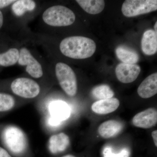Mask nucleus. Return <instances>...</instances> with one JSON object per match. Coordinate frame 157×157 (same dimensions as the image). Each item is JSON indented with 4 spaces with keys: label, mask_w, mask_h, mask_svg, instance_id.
<instances>
[{
    "label": "nucleus",
    "mask_w": 157,
    "mask_h": 157,
    "mask_svg": "<svg viewBox=\"0 0 157 157\" xmlns=\"http://www.w3.org/2000/svg\"><path fill=\"white\" fill-rule=\"evenodd\" d=\"M76 2L82 9L90 14H99L105 7V2L103 0H76Z\"/></svg>",
    "instance_id": "nucleus-18"
},
{
    "label": "nucleus",
    "mask_w": 157,
    "mask_h": 157,
    "mask_svg": "<svg viewBox=\"0 0 157 157\" xmlns=\"http://www.w3.org/2000/svg\"><path fill=\"white\" fill-rule=\"evenodd\" d=\"M142 52L147 56L153 55L157 51V33L152 29L144 32L141 41Z\"/></svg>",
    "instance_id": "nucleus-13"
},
{
    "label": "nucleus",
    "mask_w": 157,
    "mask_h": 157,
    "mask_svg": "<svg viewBox=\"0 0 157 157\" xmlns=\"http://www.w3.org/2000/svg\"><path fill=\"white\" fill-rule=\"evenodd\" d=\"M70 144L69 136L64 133L61 132L51 136L48 142V151L51 154H59L65 151Z\"/></svg>",
    "instance_id": "nucleus-11"
},
{
    "label": "nucleus",
    "mask_w": 157,
    "mask_h": 157,
    "mask_svg": "<svg viewBox=\"0 0 157 157\" xmlns=\"http://www.w3.org/2000/svg\"><path fill=\"white\" fill-rule=\"evenodd\" d=\"M19 56L17 63L25 68L26 72L34 78H41L44 74L41 63L26 47L19 48Z\"/></svg>",
    "instance_id": "nucleus-7"
},
{
    "label": "nucleus",
    "mask_w": 157,
    "mask_h": 157,
    "mask_svg": "<svg viewBox=\"0 0 157 157\" xmlns=\"http://www.w3.org/2000/svg\"><path fill=\"white\" fill-rule=\"evenodd\" d=\"M62 157H76L75 156L73 155H65L63 156Z\"/></svg>",
    "instance_id": "nucleus-27"
},
{
    "label": "nucleus",
    "mask_w": 157,
    "mask_h": 157,
    "mask_svg": "<svg viewBox=\"0 0 157 157\" xmlns=\"http://www.w3.org/2000/svg\"><path fill=\"white\" fill-rule=\"evenodd\" d=\"M140 71L141 69L138 65L121 63L117 66L115 73L119 81L129 83L137 79Z\"/></svg>",
    "instance_id": "nucleus-9"
},
{
    "label": "nucleus",
    "mask_w": 157,
    "mask_h": 157,
    "mask_svg": "<svg viewBox=\"0 0 157 157\" xmlns=\"http://www.w3.org/2000/svg\"><path fill=\"white\" fill-rule=\"evenodd\" d=\"M56 76L60 86L70 97L76 95L78 89L76 74L67 64L59 62L55 67Z\"/></svg>",
    "instance_id": "nucleus-4"
},
{
    "label": "nucleus",
    "mask_w": 157,
    "mask_h": 157,
    "mask_svg": "<svg viewBox=\"0 0 157 157\" xmlns=\"http://www.w3.org/2000/svg\"><path fill=\"white\" fill-rule=\"evenodd\" d=\"M4 24V16L2 12L0 10V29L2 28Z\"/></svg>",
    "instance_id": "nucleus-26"
},
{
    "label": "nucleus",
    "mask_w": 157,
    "mask_h": 157,
    "mask_svg": "<svg viewBox=\"0 0 157 157\" xmlns=\"http://www.w3.org/2000/svg\"><path fill=\"white\" fill-rule=\"evenodd\" d=\"M116 54L117 58L124 63L135 64L139 61L138 53L126 46H118L116 49Z\"/></svg>",
    "instance_id": "nucleus-17"
},
{
    "label": "nucleus",
    "mask_w": 157,
    "mask_h": 157,
    "mask_svg": "<svg viewBox=\"0 0 157 157\" xmlns=\"http://www.w3.org/2000/svg\"><path fill=\"white\" fill-rule=\"evenodd\" d=\"M123 125L119 121L109 120L101 124L98 128V133L104 138H109L118 135L122 130Z\"/></svg>",
    "instance_id": "nucleus-15"
},
{
    "label": "nucleus",
    "mask_w": 157,
    "mask_h": 157,
    "mask_svg": "<svg viewBox=\"0 0 157 157\" xmlns=\"http://www.w3.org/2000/svg\"><path fill=\"white\" fill-rule=\"evenodd\" d=\"M59 48L65 56L82 59L92 56L96 51V45L94 40L87 37L73 36L62 40Z\"/></svg>",
    "instance_id": "nucleus-1"
},
{
    "label": "nucleus",
    "mask_w": 157,
    "mask_h": 157,
    "mask_svg": "<svg viewBox=\"0 0 157 157\" xmlns=\"http://www.w3.org/2000/svg\"><path fill=\"white\" fill-rule=\"evenodd\" d=\"M50 116L48 119L49 126L57 127L70 117L71 109L64 101H57L51 103L49 106Z\"/></svg>",
    "instance_id": "nucleus-8"
},
{
    "label": "nucleus",
    "mask_w": 157,
    "mask_h": 157,
    "mask_svg": "<svg viewBox=\"0 0 157 157\" xmlns=\"http://www.w3.org/2000/svg\"><path fill=\"white\" fill-rule=\"evenodd\" d=\"M137 93L144 99L150 98L157 93V73L147 76L140 83L137 89Z\"/></svg>",
    "instance_id": "nucleus-12"
},
{
    "label": "nucleus",
    "mask_w": 157,
    "mask_h": 157,
    "mask_svg": "<svg viewBox=\"0 0 157 157\" xmlns=\"http://www.w3.org/2000/svg\"><path fill=\"white\" fill-rule=\"evenodd\" d=\"M151 136L152 137L153 139L155 145L156 147H157V131H153L151 133Z\"/></svg>",
    "instance_id": "nucleus-25"
},
{
    "label": "nucleus",
    "mask_w": 157,
    "mask_h": 157,
    "mask_svg": "<svg viewBox=\"0 0 157 157\" xmlns=\"http://www.w3.org/2000/svg\"><path fill=\"white\" fill-rule=\"evenodd\" d=\"M120 104L118 99L112 98L96 101L92 105L91 108L97 114H107L115 111Z\"/></svg>",
    "instance_id": "nucleus-14"
},
{
    "label": "nucleus",
    "mask_w": 157,
    "mask_h": 157,
    "mask_svg": "<svg viewBox=\"0 0 157 157\" xmlns=\"http://www.w3.org/2000/svg\"><path fill=\"white\" fill-rule=\"evenodd\" d=\"M19 56V48L13 47L0 53V66L9 67L17 64Z\"/></svg>",
    "instance_id": "nucleus-19"
},
{
    "label": "nucleus",
    "mask_w": 157,
    "mask_h": 157,
    "mask_svg": "<svg viewBox=\"0 0 157 157\" xmlns=\"http://www.w3.org/2000/svg\"><path fill=\"white\" fill-rule=\"evenodd\" d=\"M37 4L33 0H17L11 5L12 13L16 17H20L36 9Z\"/></svg>",
    "instance_id": "nucleus-16"
},
{
    "label": "nucleus",
    "mask_w": 157,
    "mask_h": 157,
    "mask_svg": "<svg viewBox=\"0 0 157 157\" xmlns=\"http://www.w3.org/2000/svg\"><path fill=\"white\" fill-rule=\"evenodd\" d=\"M15 2V0H0V9L11 6Z\"/></svg>",
    "instance_id": "nucleus-23"
},
{
    "label": "nucleus",
    "mask_w": 157,
    "mask_h": 157,
    "mask_svg": "<svg viewBox=\"0 0 157 157\" xmlns=\"http://www.w3.org/2000/svg\"><path fill=\"white\" fill-rule=\"evenodd\" d=\"M11 89L15 95L26 99L36 98L41 91L40 86L36 82L27 77L15 78L11 82Z\"/></svg>",
    "instance_id": "nucleus-6"
},
{
    "label": "nucleus",
    "mask_w": 157,
    "mask_h": 157,
    "mask_svg": "<svg viewBox=\"0 0 157 157\" xmlns=\"http://www.w3.org/2000/svg\"><path fill=\"white\" fill-rule=\"evenodd\" d=\"M91 94L93 98L98 101L109 99L114 95V92L109 86L106 84L100 85L94 87Z\"/></svg>",
    "instance_id": "nucleus-20"
},
{
    "label": "nucleus",
    "mask_w": 157,
    "mask_h": 157,
    "mask_svg": "<svg viewBox=\"0 0 157 157\" xmlns=\"http://www.w3.org/2000/svg\"><path fill=\"white\" fill-rule=\"evenodd\" d=\"M130 151L127 148H124L118 152L114 151L110 147H106L103 151V157H129Z\"/></svg>",
    "instance_id": "nucleus-22"
},
{
    "label": "nucleus",
    "mask_w": 157,
    "mask_h": 157,
    "mask_svg": "<svg viewBox=\"0 0 157 157\" xmlns=\"http://www.w3.org/2000/svg\"><path fill=\"white\" fill-rule=\"evenodd\" d=\"M157 123V111L154 108H149L137 113L132 119L135 126L148 129L155 126Z\"/></svg>",
    "instance_id": "nucleus-10"
},
{
    "label": "nucleus",
    "mask_w": 157,
    "mask_h": 157,
    "mask_svg": "<svg viewBox=\"0 0 157 157\" xmlns=\"http://www.w3.org/2000/svg\"><path fill=\"white\" fill-rule=\"evenodd\" d=\"M0 138L9 152L16 156H23L27 148L25 134L18 127L8 125L0 128Z\"/></svg>",
    "instance_id": "nucleus-2"
},
{
    "label": "nucleus",
    "mask_w": 157,
    "mask_h": 157,
    "mask_svg": "<svg viewBox=\"0 0 157 157\" xmlns=\"http://www.w3.org/2000/svg\"><path fill=\"white\" fill-rule=\"evenodd\" d=\"M15 101L13 96L0 92V113L7 112L14 107Z\"/></svg>",
    "instance_id": "nucleus-21"
},
{
    "label": "nucleus",
    "mask_w": 157,
    "mask_h": 157,
    "mask_svg": "<svg viewBox=\"0 0 157 157\" xmlns=\"http://www.w3.org/2000/svg\"><path fill=\"white\" fill-rule=\"evenodd\" d=\"M42 20L46 25L52 27L68 26L73 24L76 15L71 9L61 5L50 6L43 11Z\"/></svg>",
    "instance_id": "nucleus-3"
},
{
    "label": "nucleus",
    "mask_w": 157,
    "mask_h": 157,
    "mask_svg": "<svg viewBox=\"0 0 157 157\" xmlns=\"http://www.w3.org/2000/svg\"><path fill=\"white\" fill-rule=\"evenodd\" d=\"M155 31L156 33H157V22H156L155 23L154 26Z\"/></svg>",
    "instance_id": "nucleus-28"
},
{
    "label": "nucleus",
    "mask_w": 157,
    "mask_h": 157,
    "mask_svg": "<svg viewBox=\"0 0 157 157\" xmlns=\"http://www.w3.org/2000/svg\"><path fill=\"white\" fill-rule=\"evenodd\" d=\"M0 157H13L6 148L0 146Z\"/></svg>",
    "instance_id": "nucleus-24"
},
{
    "label": "nucleus",
    "mask_w": 157,
    "mask_h": 157,
    "mask_svg": "<svg viewBox=\"0 0 157 157\" xmlns=\"http://www.w3.org/2000/svg\"><path fill=\"white\" fill-rule=\"evenodd\" d=\"M157 10L156 0H126L121 8L123 14L127 17H135Z\"/></svg>",
    "instance_id": "nucleus-5"
}]
</instances>
